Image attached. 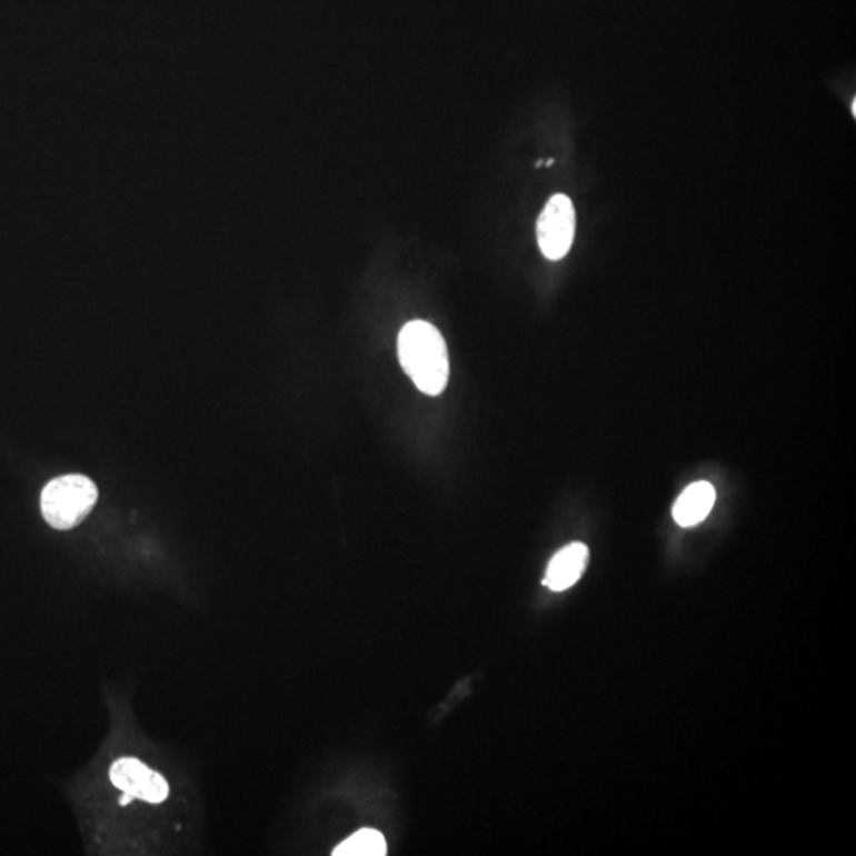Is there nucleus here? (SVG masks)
Wrapping results in <instances>:
<instances>
[{"instance_id":"f257e3e1","label":"nucleus","mask_w":856,"mask_h":856,"mask_svg":"<svg viewBox=\"0 0 856 856\" xmlns=\"http://www.w3.org/2000/svg\"><path fill=\"white\" fill-rule=\"evenodd\" d=\"M398 359L420 392L437 397L448 386V348L431 324L411 321L400 330Z\"/></svg>"},{"instance_id":"f03ea898","label":"nucleus","mask_w":856,"mask_h":856,"mask_svg":"<svg viewBox=\"0 0 856 856\" xmlns=\"http://www.w3.org/2000/svg\"><path fill=\"white\" fill-rule=\"evenodd\" d=\"M96 484L83 475H67L44 486L42 514L56 530H70L83 522L96 506Z\"/></svg>"},{"instance_id":"7ed1b4c3","label":"nucleus","mask_w":856,"mask_h":856,"mask_svg":"<svg viewBox=\"0 0 856 856\" xmlns=\"http://www.w3.org/2000/svg\"><path fill=\"white\" fill-rule=\"evenodd\" d=\"M576 232V211L565 193L550 197L536 226L539 249L549 260H560L571 249Z\"/></svg>"},{"instance_id":"20e7f679","label":"nucleus","mask_w":856,"mask_h":856,"mask_svg":"<svg viewBox=\"0 0 856 856\" xmlns=\"http://www.w3.org/2000/svg\"><path fill=\"white\" fill-rule=\"evenodd\" d=\"M110 780L118 790L140 802L161 804L169 798V782L137 758H121L110 769Z\"/></svg>"},{"instance_id":"39448f33","label":"nucleus","mask_w":856,"mask_h":856,"mask_svg":"<svg viewBox=\"0 0 856 856\" xmlns=\"http://www.w3.org/2000/svg\"><path fill=\"white\" fill-rule=\"evenodd\" d=\"M589 547L573 543L558 550L547 567L545 586L554 591H564L575 586L589 564Z\"/></svg>"},{"instance_id":"423d86ee","label":"nucleus","mask_w":856,"mask_h":856,"mask_svg":"<svg viewBox=\"0 0 856 856\" xmlns=\"http://www.w3.org/2000/svg\"><path fill=\"white\" fill-rule=\"evenodd\" d=\"M714 504H716V489L713 484L695 482L677 498L673 517L680 527H695L709 516Z\"/></svg>"},{"instance_id":"0eeeda50","label":"nucleus","mask_w":856,"mask_h":856,"mask_svg":"<svg viewBox=\"0 0 856 856\" xmlns=\"http://www.w3.org/2000/svg\"><path fill=\"white\" fill-rule=\"evenodd\" d=\"M387 844L378 829L364 828L335 848L334 856H385Z\"/></svg>"},{"instance_id":"6e6552de","label":"nucleus","mask_w":856,"mask_h":856,"mask_svg":"<svg viewBox=\"0 0 856 856\" xmlns=\"http://www.w3.org/2000/svg\"><path fill=\"white\" fill-rule=\"evenodd\" d=\"M132 802H133V798L132 796L128 795V793H125V795H122V798L119 799V804H121V806H128V804Z\"/></svg>"},{"instance_id":"1a4fd4ad","label":"nucleus","mask_w":856,"mask_h":856,"mask_svg":"<svg viewBox=\"0 0 856 856\" xmlns=\"http://www.w3.org/2000/svg\"><path fill=\"white\" fill-rule=\"evenodd\" d=\"M852 113H854V117H856V100H854V103H852Z\"/></svg>"}]
</instances>
